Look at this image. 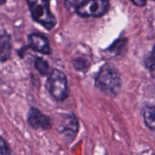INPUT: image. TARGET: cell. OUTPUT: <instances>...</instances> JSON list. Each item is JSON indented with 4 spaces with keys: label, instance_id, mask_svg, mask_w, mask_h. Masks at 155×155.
<instances>
[{
    "label": "cell",
    "instance_id": "6da1fadb",
    "mask_svg": "<svg viewBox=\"0 0 155 155\" xmlns=\"http://www.w3.org/2000/svg\"><path fill=\"white\" fill-rule=\"evenodd\" d=\"M95 86L107 95H117L121 88L120 74L117 68L111 64L103 65L95 77Z\"/></svg>",
    "mask_w": 155,
    "mask_h": 155
},
{
    "label": "cell",
    "instance_id": "7a4b0ae2",
    "mask_svg": "<svg viewBox=\"0 0 155 155\" xmlns=\"http://www.w3.org/2000/svg\"><path fill=\"white\" fill-rule=\"evenodd\" d=\"M27 3L35 21L48 30L55 27L57 20L50 10L48 0H27Z\"/></svg>",
    "mask_w": 155,
    "mask_h": 155
},
{
    "label": "cell",
    "instance_id": "3957f363",
    "mask_svg": "<svg viewBox=\"0 0 155 155\" xmlns=\"http://www.w3.org/2000/svg\"><path fill=\"white\" fill-rule=\"evenodd\" d=\"M46 87L50 95L57 101H64L69 95L68 79L64 73L58 69H54L50 72Z\"/></svg>",
    "mask_w": 155,
    "mask_h": 155
},
{
    "label": "cell",
    "instance_id": "277c9868",
    "mask_svg": "<svg viewBox=\"0 0 155 155\" xmlns=\"http://www.w3.org/2000/svg\"><path fill=\"white\" fill-rule=\"evenodd\" d=\"M57 130L66 144H70L77 137L79 123L74 114H61L57 120Z\"/></svg>",
    "mask_w": 155,
    "mask_h": 155
},
{
    "label": "cell",
    "instance_id": "5b68a950",
    "mask_svg": "<svg viewBox=\"0 0 155 155\" xmlns=\"http://www.w3.org/2000/svg\"><path fill=\"white\" fill-rule=\"evenodd\" d=\"M108 0H84L77 6L76 12L83 18H99L109 10Z\"/></svg>",
    "mask_w": 155,
    "mask_h": 155
},
{
    "label": "cell",
    "instance_id": "8992f818",
    "mask_svg": "<svg viewBox=\"0 0 155 155\" xmlns=\"http://www.w3.org/2000/svg\"><path fill=\"white\" fill-rule=\"evenodd\" d=\"M27 123L29 126L34 130H48L51 128L50 118L34 107H31L29 109Z\"/></svg>",
    "mask_w": 155,
    "mask_h": 155
},
{
    "label": "cell",
    "instance_id": "52a82bcc",
    "mask_svg": "<svg viewBox=\"0 0 155 155\" xmlns=\"http://www.w3.org/2000/svg\"><path fill=\"white\" fill-rule=\"evenodd\" d=\"M29 46L34 51L44 54H49L51 48L47 37L40 33H32L28 36Z\"/></svg>",
    "mask_w": 155,
    "mask_h": 155
},
{
    "label": "cell",
    "instance_id": "ba28073f",
    "mask_svg": "<svg viewBox=\"0 0 155 155\" xmlns=\"http://www.w3.org/2000/svg\"><path fill=\"white\" fill-rule=\"evenodd\" d=\"M0 59L2 62L6 61L11 57V51H12V44H11V38L7 33L2 30L1 33L0 39Z\"/></svg>",
    "mask_w": 155,
    "mask_h": 155
},
{
    "label": "cell",
    "instance_id": "9c48e42d",
    "mask_svg": "<svg viewBox=\"0 0 155 155\" xmlns=\"http://www.w3.org/2000/svg\"><path fill=\"white\" fill-rule=\"evenodd\" d=\"M144 122L151 130L155 131V106H148L143 111Z\"/></svg>",
    "mask_w": 155,
    "mask_h": 155
},
{
    "label": "cell",
    "instance_id": "30bf717a",
    "mask_svg": "<svg viewBox=\"0 0 155 155\" xmlns=\"http://www.w3.org/2000/svg\"><path fill=\"white\" fill-rule=\"evenodd\" d=\"M34 68L42 76H47L50 74L48 63L42 58L38 57L35 59Z\"/></svg>",
    "mask_w": 155,
    "mask_h": 155
},
{
    "label": "cell",
    "instance_id": "8fae6325",
    "mask_svg": "<svg viewBox=\"0 0 155 155\" xmlns=\"http://www.w3.org/2000/svg\"><path fill=\"white\" fill-rule=\"evenodd\" d=\"M73 64H74L75 69L79 71H87L89 67V62L82 58H77L74 59L73 61Z\"/></svg>",
    "mask_w": 155,
    "mask_h": 155
},
{
    "label": "cell",
    "instance_id": "7c38bea8",
    "mask_svg": "<svg viewBox=\"0 0 155 155\" xmlns=\"http://www.w3.org/2000/svg\"><path fill=\"white\" fill-rule=\"evenodd\" d=\"M145 66L151 71L155 69V45L150 53L149 56L145 60Z\"/></svg>",
    "mask_w": 155,
    "mask_h": 155
},
{
    "label": "cell",
    "instance_id": "4fadbf2b",
    "mask_svg": "<svg viewBox=\"0 0 155 155\" xmlns=\"http://www.w3.org/2000/svg\"><path fill=\"white\" fill-rule=\"evenodd\" d=\"M1 155H14L10 146L3 137L1 138Z\"/></svg>",
    "mask_w": 155,
    "mask_h": 155
},
{
    "label": "cell",
    "instance_id": "5bb4252c",
    "mask_svg": "<svg viewBox=\"0 0 155 155\" xmlns=\"http://www.w3.org/2000/svg\"><path fill=\"white\" fill-rule=\"evenodd\" d=\"M64 1L65 6L68 10H71V9L75 8L77 9L78 5L77 4V0H64Z\"/></svg>",
    "mask_w": 155,
    "mask_h": 155
},
{
    "label": "cell",
    "instance_id": "9a60e30c",
    "mask_svg": "<svg viewBox=\"0 0 155 155\" xmlns=\"http://www.w3.org/2000/svg\"><path fill=\"white\" fill-rule=\"evenodd\" d=\"M135 5L139 6V7H142L145 6L147 3V0H130Z\"/></svg>",
    "mask_w": 155,
    "mask_h": 155
},
{
    "label": "cell",
    "instance_id": "2e32d148",
    "mask_svg": "<svg viewBox=\"0 0 155 155\" xmlns=\"http://www.w3.org/2000/svg\"><path fill=\"white\" fill-rule=\"evenodd\" d=\"M6 0H1V5H4L5 3Z\"/></svg>",
    "mask_w": 155,
    "mask_h": 155
},
{
    "label": "cell",
    "instance_id": "e0dca14e",
    "mask_svg": "<svg viewBox=\"0 0 155 155\" xmlns=\"http://www.w3.org/2000/svg\"><path fill=\"white\" fill-rule=\"evenodd\" d=\"M153 1H154V2H155V0H153Z\"/></svg>",
    "mask_w": 155,
    "mask_h": 155
}]
</instances>
